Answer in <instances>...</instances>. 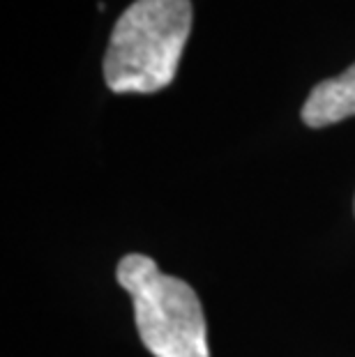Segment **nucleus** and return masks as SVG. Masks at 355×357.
Masks as SVG:
<instances>
[{
  "mask_svg": "<svg viewBox=\"0 0 355 357\" xmlns=\"http://www.w3.org/2000/svg\"><path fill=\"white\" fill-rule=\"evenodd\" d=\"M192 33V0H134L113 26L104 81L118 95L171 86Z\"/></svg>",
  "mask_w": 355,
  "mask_h": 357,
  "instance_id": "nucleus-1",
  "label": "nucleus"
},
{
  "mask_svg": "<svg viewBox=\"0 0 355 357\" xmlns=\"http://www.w3.org/2000/svg\"><path fill=\"white\" fill-rule=\"evenodd\" d=\"M116 279L134 305L139 337L153 357H210L208 323L187 281L164 275L146 254H127Z\"/></svg>",
  "mask_w": 355,
  "mask_h": 357,
  "instance_id": "nucleus-2",
  "label": "nucleus"
},
{
  "mask_svg": "<svg viewBox=\"0 0 355 357\" xmlns=\"http://www.w3.org/2000/svg\"><path fill=\"white\" fill-rule=\"evenodd\" d=\"M300 116L312 129L337 125L355 116V63L339 77L316 83Z\"/></svg>",
  "mask_w": 355,
  "mask_h": 357,
  "instance_id": "nucleus-3",
  "label": "nucleus"
},
{
  "mask_svg": "<svg viewBox=\"0 0 355 357\" xmlns=\"http://www.w3.org/2000/svg\"><path fill=\"white\" fill-rule=\"evenodd\" d=\"M353 212H355V201H353Z\"/></svg>",
  "mask_w": 355,
  "mask_h": 357,
  "instance_id": "nucleus-4",
  "label": "nucleus"
}]
</instances>
